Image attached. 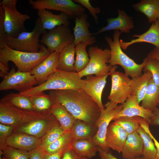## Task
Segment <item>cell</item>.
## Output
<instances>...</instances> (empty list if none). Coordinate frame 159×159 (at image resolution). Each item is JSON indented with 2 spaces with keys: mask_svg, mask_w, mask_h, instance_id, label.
Listing matches in <instances>:
<instances>
[{
  "mask_svg": "<svg viewBox=\"0 0 159 159\" xmlns=\"http://www.w3.org/2000/svg\"><path fill=\"white\" fill-rule=\"evenodd\" d=\"M38 84L35 77L30 72L16 71L14 67L3 78L0 90H14L19 92L26 91Z\"/></svg>",
  "mask_w": 159,
  "mask_h": 159,
  "instance_id": "cell-11",
  "label": "cell"
},
{
  "mask_svg": "<svg viewBox=\"0 0 159 159\" xmlns=\"http://www.w3.org/2000/svg\"><path fill=\"white\" fill-rule=\"evenodd\" d=\"M50 111L65 132L70 131L76 119L66 108L60 103L53 101Z\"/></svg>",
  "mask_w": 159,
  "mask_h": 159,
  "instance_id": "cell-25",
  "label": "cell"
},
{
  "mask_svg": "<svg viewBox=\"0 0 159 159\" xmlns=\"http://www.w3.org/2000/svg\"><path fill=\"white\" fill-rule=\"evenodd\" d=\"M109 74L101 76H87L84 80L85 85L82 89L97 103L101 111L105 109L102 101V92Z\"/></svg>",
  "mask_w": 159,
  "mask_h": 159,
  "instance_id": "cell-17",
  "label": "cell"
},
{
  "mask_svg": "<svg viewBox=\"0 0 159 159\" xmlns=\"http://www.w3.org/2000/svg\"><path fill=\"white\" fill-rule=\"evenodd\" d=\"M17 0H3L0 1V5L10 7L16 6Z\"/></svg>",
  "mask_w": 159,
  "mask_h": 159,
  "instance_id": "cell-50",
  "label": "cell"
},
{
  "mask_svg": "<svg viewBox=\"0 0 159 159\" xmlns=\"http://www.w3.org/2000/svg\"><path fill=\"white\" fill-rule=\"evenodd\" d=\"M65 132L57 122L47 133L41 140L40 148L42 150L62 135Z\"/></svg>",
  "mask_w": 159,
  "mask_h": 159,
  "instance_id": "cell-37",
  "label": "cell"
},
{
  "mask_svg": "<svg viewBox=\"0 0 159 159\" xmlns=\"http://www.w3.org/2000/svg\"><path fill=\"white\" fill-rule=\"evenodd\" d=\"M90 60L86 67L78 73L82 78L84 76L93 74L101 76L109 74L113 66L108 65L111 57V51L108 48L102 49L97 46H91L88 49Z\"/></svg>",
  "mask_w": 159,
  "mask_h": 159,
  "instance_id": "cell-6",
  "label": "cell"
},
{
  "mask_svg": "<svg viewBox=\"0 0 159 159\" xmlns=\"http://www.w3.org/2000/svg\"><path fill=\"white\" fill-rule=\"evenodd\" d=\"M148 133L149 135L153 139L157 149V152L155 159H159V143L154 137L151 133L150 131Z\"/></svg>",
  "mask_w": 159,
  "mask_h": 159,
  "instance_id": "cell-51",
  "label": "cell"
},
{
  "mask_svg": "<svg viewBox=\"0 0 159 159\" xmlns=\"http://www.w3.org/2000/svg\"><path fill=\"white\" fill-rule=\"evenodd\" d=\"M73 140L71 131L66 132L57 140L43 150L44 153H47L65 152L71 148Z\"/></svg>",
  "mask_w": 159,
  "mask_h": 159,
  "instance_id": "cell-32",
  "label": "cell"
},
{
  "mask_svg": "<svg viewBox=\"0 0 159 159\" xmlns=\"http://www.w3.org/2000/svg\"><path fill=\"white\" fill-rule=\"evenodd\" d=\"M143 159H146L143 158Z\"/></svg>",
  "mask_w": 159,
  "mask_h": 159,
  "instance_id": "cell-56",
  "label": "cell"
},
{
  "mask_svg": "<svg viewBox=\"0 0 159 159\" xmlns=\"http://www.w3.org/2000/svg\"><path fill=\"white\" fill-rule=\"evenodd\" d=\"M2 159H6L5 158L4 156H3V157H2Z\"/></svg>",
  "mask_w": 159,
  "mask_h": 159,
  "instance_id": "cell-55",
  "label": "cell"
},
{
  "mask_svg": "<svg viewBox=\"0 0 159 159\" xmlns=\"http://www.w3.org/2000/svg\"><path fill=\"white\" fill-rule=\"evenodd\" d=\"M147 57L156 59L159 60V48L154 47L148 54Z\"/></svg>",
  "mask_w": 159,
  "mask_h": 159,
  "instance_id": "cell-49",
  "label": "cell"
},
{
  "mask_svg": "<svg viewBox=\"0 0 159 159\" xmlns=\"http://www.w3.org/2000/svg\"><path fill=\"white\" fill-rule=\"evenodd\" d=\"M74 39L69 26L62 25L43 34L40 42L50 53L60 52L66 46L73 42Z\"/></svg>",
  "mask_w": 159,
  "mask_h": 159,
  "instance_id": "cell-9",
  "label": "cell"
},
{
  "mask_svg": "<svg viewBox=\"0 0 159 159\" xmlns=\"http://www.w3.org/2000/svg\"><path fill=\"white\" fill-rule=\"evenodd\" d=\"M4 11L2 6L0 5V49L6 45L8 37L6 33L4 26Z\"/></svg>",
  "mask_w": 159,
  "mask_h": 159,
  "instance_id": "cell-42",
  "label": "cell"
},
{
  "mask_svg": "<svg viewBox=\"0 0 159 159\" xmlns=\"http://www.w3.org/2000/svg\"><path fill=\"white\" fill-rule=\"evenodd\" d=\"M97 151L100 157V158L98 159H118L110 151L106 152L98 146ZM136 159H143V157L142 156Z\"/></svg>",
  "mask_w": 159,
  "mask_h": 159,
  "instance_id": "cell-44",
  "label": "cell"
},
{
  "mask_svg": "<svg viewBox=\"0 0 159 159\" xmlns=\"http://www.w3.org/2000/svg\"><path fill=\"white\" fill-rule=\"evenodd\" d=\"M143 143L142 138L136 131L128 135L121 152L124 159H136L142 156Z\"/></svg>",
  "mask_w": 159,
  "mask_h": 159,
  "instance_id": "cell-23",
  "label": "cell"
},
{
  "mask_svg": "<svg viewBox=\"0 0 159 159\" xmlns=\"http://www.w3.org/2000/svg\"><path fill=\"white\" fill-rule=\"evenodd\" d=\"M122 33L119 30H114L113 40L110 37L106 36L105 39L109 44L111 51V57L108 63L112 66L117 65L121 66L125 74L134 79L140 77L146 64L145 58L142 63L138 64L129 57L122 50L120 44V37Z\"/></svg>",
  "mask_w": 159,
  "mask_h": 159,
  "instance_id": "cell-4",
  "label": "cell"
},
{
  "mask_svg": "<svg viewBox=\"0 0 159 159\" xmlns=\"http://www.w3.org/2000/svg\"><path fill=\"white\" fill-rule=\"evenodd\" d=\"M158 22V23L159 25V17L158 18L157 20H156Z\"/></svg>",
  "mask_w": 159,
  "mask_h": 159,
  "instance_id": "cell-53",
  "label": "cell"
},
{
  "mask_svg": "<svg viewBox=\"0 0 159 159\" xmlns=\"http://www.w3.org/2000/svg\"><path fill=\"white\" fill-rule=\"evenodd\" d=\"M88 17V15L84 13L80 17L75 18L73 42L75 46L81 42L87 46L92 45L96 42V38L89 30L90 24L87 20Z\"/></svg>",
  "mask_w": 159,
  "mask_h": 159,
  "instance_id": "cell-20",
  "label": "cell"
},
{
  "mask_svg": "<svg viewBox=\"0 0 159 159\" xmlns=\"http://www.w3.org/2000/svg\"><path fill=\"white\" fill-rule=\"evenodd\" d=\"M59 53L57 52L51 53L30 72L35 77L39 85L45 82L48 77L57 70Z\"/></svg>",
  "mask_w": 159,
  "mask_h": 159,
  "instance_id": "cell-18",
  "label": "cell"
},
{
  "mask_svg": "<svg viewBox=\"0 0 159 159\" xmlns=\"http://www.w3.org/2000/svg\"><path fill=\"white\" fill-rule=\"evenodd\" d=\"M29 159H44V153L40 148L29 151Z\"/></svg>",
  "mask_w": 159,
  "mask_h": 159,
  "instance_id": "cell-46",
  "label": "cell"
},
{
  "mask_svg": "<svg viewBox=\"0 0 159 159\" xmlns=\"http://www.w3.org/2000/svg\"><path fill=\"white\" fill-rule=\"evenodd\" d=\"M118 16L107 20V25L100 28L94 35H96L111 30H119L122 33H129L134 27L132 18L128 16L123 10L119 9Z\"/></svg>",
  "mask_w": 159,
  "mask_h": 159,
  "instance_id": "cell-19",
  "label": "cell"
},
{
  "mask_svg": "<svg viewBox=\"0 0 159 159\" xmlns=\"http://www.w3.org/2000/svg\"><path fill=\"white\" fill-rule=\"evenodd\" d=\"M4 146L1 147V152L6 159H29V151Z\"/></svg>",
  "mask_w": 159,
  "mask_h": 159,
  "instance_id": "cell-39",
  "label": "cell"
},
{
  "mask_svg": "<svg viewBox=\"0 0 159 159\" xmlns=\"http://www.w3.org/2000/svg\"><path fill=\"white\" fill-rule=\"evenodd\" d=\"M46 32L47 30L43 29L38 18L36 19L32 31L23 32L16 38L8 37L6 45L9 48L18 51L37 52L40 45L39 43V37Z\"/></svg>",
  "mask_w": 159,
  "mask_h": 159,
  "instance_id": "cell-5",
  "label": "cell"
},
{
  "mask_svg": "<svg viewBox=\"0 0 159 159\" xmlns=\"http://www.w3.org/2000/svg\"><path fill=\"white\" fill-rule=\"evenodd\" d=\"M53 101L63 105L76 120L96 125L101 110L96 102L82 89L52 90Z\"/></svg>",
  "mask_w": 159,
  "mask_h": 159,
  "instance_id": "cell-1",
  "label": "cell"
},
{
  "mask_svg": "<svg viewBox=\"0 0 159 159\" xmlns=\"http://www.w3.org/2000/svg\"><path fill=\"white\" fill-rule=\"evenodd\" d=\"M159 101V87L154 83L152 77L149 80L141 106L145 109L153 111Z\"/></svg>",
  "mask_w": 159,
  "mask_h": 159,
  "instance_id": "cell-31",
  "label": "cell"
},
{
  "mask_svg": "<svg viewBox=\"0 0 159 159\" xmlns=\"http://www.w3.org/2000/svg\"><path fill=\"white\" fill-rule=\"evenodd\" d=\"M0 75L1 77H4L9 72V68L0 63Z\"/></svg>",
  "mask_w": 159,
  "mask_h": 159,
  "instance_id": "cell-52",
  "label": "cell"
},
{
  "mask_svg": "<svg viewBox=\"0 0 159 159\" xmlns=\"http://www.w3.org/2000/svg\"><path fill=\"white\" fill-rule=\"evenodd\" d=\"M98 146L92 139L73 140L72 148L82 158L91 159L96 155Z\"/></svg>",
  "mask_w": 159,
  "mask_h": 159,
  "instance_id": "cell-29",
  "label": "cell"
},
{
  "mask_svg": "<svg viewBox=\"0 0 159 159\" xmlns=\"http://www.w3.org/2000/svg\"><path fill=\"white\" fill-rule=\"evenodd\" d=\"M29 97L35 110L38 112L50 110L53 103L51 96L44 92Z\"/></svg>",
  "mask_w": 159,
  "mask_h": 159,
  "instance_id": "cell-35",
  "label": "cell"
},
{
  "mask_svg": "<svg viewBox=\"0 0 159 159\" xmlns=\"http://www.w3.org/2000/svg\"><path fill=\"white\" fill-rule=\"evenodd\" d=\"M121 105L122 110L115 116L113 120L123 116H138L143 118L150 124L154 115L153 111L140 105L135 94H132Z\"/></svg>",
  "mask_w": 159,
  "mask_h": 159,
  "instance_id": "cell-15",
  "label": "cell"
},
{
  "mask_svg": "<svg viewBox=\"0 0 159 159\" xmlns=\"http://www.w3.org/2000/svg\"><path fill=\"white\" fill-rule=\"evenodd\" d=\"M1 6L4 10V26L8 37L16 38L21 33L26 32L24 23L31 17L19 12L16 6L8 7Z\"/></svg>",
  "mask_w": 159,
  "mask_h": 159,
  "instance_id": "cell-14",
  "label": "cell"
},
{
  "mask_svg": "<svg viewBox=\"0 0 159 159\" xmlns=\"http://www.w3.org/2000/svg\"><path fill=\"white\" fill-rule=\"evenodd\" d=\"M152 77L151 73L148 71L144 72V73L140 77L133 79L134 81L133 94L137 96L139 103L144 96L149 82Z\"/></svg>",
  "mask_w": 159,
  "mask_h": 159,
  "instance_id": "cell-36",
  "label": "cell"
},
{
  "mask_svg": "<svg viewBox=\"0 0 159 159\" xmlns=\"http://www.w3.org/2000/svg\"><path fill=\"white\" fill-rule=\"evenodd\" d=\"M132 7L144 14L149 23L155 22L159 17V0H141L132 4Z\"/></svg>",
  "mask_w": 159,
  "mask_h": 159,
  "instance_id": "cell-28",
  "label": "cell"
},
{
  "mask_svg": "<svg viewBox=\"0 0 159 159\" xmlns=\"http://www.w3.org/2000/svg\"><path fill=\"white\" fill-rule=\"evenodd\" d=\"M105 109L101 111L100 116L97 121V133L92 139L95 143L106 152L110 151V148L105 142L107 128L115 116L122 109L121 104H118L109 101L104 105Z\"/></svg>",
  "mask_w": 159,
  "mask_h": 159,
  "instance_id": "cell-8",
  "label": "cell"
},
{
  "mask_svg": "<svg viewBox=\"0 0 159 159\" xmlns=\"http://www.w3.org/2000/svg\"><path fill=\"white\" fill-rule=\"evenodd\" d=\"M29 4L38 11L50 9L66 14L70 18H75L85 13V9L81 5L72 0H29Z\"/></svg>",
  "mask_w": 159,
  "mask_h": 159,
  "instance_id": "cell-10",
  "label": "cell"
},
{
  "mask_svg": "<svg viewBox=\"0 0 159 159\" xmlns=\"http://www.w3.org/2000/svg\"><path fill=\"white\" fill-rule=\"evenodd\" d=\"M117 68L116 65L113 66L109 73L111 87L108 99L117 104H122L133 93L134 81L125 73L116 71Z\"/></svg>",
  "mask_w": 159,
  "mask_h": 159,
  "instance_id": "cell-7",
  "label": "cell"
},
{
  "mask_svg": "<svg viewBox=\"0 0 159 159\" xmlns=\"http://www.w3.org/2000/svg\"><path fill=\"white\" fill-rule=\"evenodd\" d=\"M50 53L43 44H40L37 52H28L15 50L6 45L0 49V63L9 68V61L13 62L17 70L30 72L49 55Z\"/></svg>",
  "mask_w": 159,
  "mask_h": 159,
  "instance_id": "cell-3",
  "label": "cell"
},
{
  "mask_svg": "<svg viewBox=\"0 0 159 159\" xmlns=\"http://www.w3.org/2000/svg\"><path fill=\"white\" fill-rule=\"evenodd\" d=\"M87 45L83 42H80L75 46V60L74 67L75 71L79 73L83 70L89 64L90 58L86 51Z\"/></svg>",
  "mask_w": 159,
  "mask_h": 159,
  "instance_id": "cell-34",
  "label": "cell"
},
{
  "mask_svg": "<svg viewBox=\"0 0 159 159\" xmlns=\"http://www.w3.org/2000/svg\"><path fill=\"white\" fill-rule=\"evenodd\" d=\"M132 37L137 38L131 39L129 42H124L120 40V46L123 50L133 44L141 42H146L151 44L155 47L159 48V25L156 21L152 23L149 29L144 33L140 35L134 34Z\"/></svg>",
  "mask_w": 159,
  "mask_h": 159,
  "instance_id": "cell-22",
  "label": "cell"
},
{
  "mask_svg": "<svg viewBox=\"0 0 159 159\" xmlns=\"http://www.w3.org/2000/svg\"><path fill=\"white\" fill-rule=\"evenodd\" d=\"M113 120L122 127L128 135L137 131L140 126L138 116L121 117Z\"/></svg>",
  "mask_w": 159,
  "mask_h": 159,
  "instance_id": "cell-38",
  "label": "cell"
},
{
  "mask_svg": "<svg viewBox=\"0 0 159 159\" xmlns=\"http://www.w3.org/2000/svg\"><path fill=\"white\" fill-rule=\"evenodd\" d=\"M73 1L80 4L81 6L87 9L94 18L95 23L97 24L98 23L99 18L97 15L99 14L101 11L99 8L93 7L91 4L89 0H74Z\"/></svg>",
  "mask_w": 159,
  "mask_h": 159,
  "instance_id": "cell-41",
  "label": "cell"
},
{
  "mask_svg": "<svg viewBox=\"0 0 159 159\" xmlns=\"http://www.w3.org/2000/svg\"><path fill=\"white\" fill-rule=\"evenodd\" d=\"M84 85V80L80 77L78 73L57 69L42 84L34 87L26 91L19 93L31 97L47 90L82 89Z\"/></svg>",
  "mask_w": 159,
  "mask_h": 159,
  "instance_id": "cell-2",
  "label": "cell"
},
{
  "mask_svg": "<svg viewBox=\"0 0 159 159\" xmlns=\"http://www.w3.org/2000/svg\"><path fill=\"white\" fill-rule=\"evenodd\" d=\"M82 158L71 147L64 153L62 159H81Z\"/></svg>",
  "mask_w": 159,
  "mask_h": 159,
  "instance_id": "cell-45",
  "label": "cell"
},
{
  "mask_svg": "<svg viewBox=\"0 0 159 159\" xmlns=\"http://www.w3.org/2000/svg\"><path fill=\"white\" fill-rule=\"evenodd\" d=\"M64 152H60L53 153H44V159H62Z\"/></svg>",
  "mask_w": 159,
  "mask_h": 159,
  "instance_id": "cell-47",
  "label": "cell"
},
{
  "mask_svg": "<svg viewBox=\"0 0 159 159\" xmlns=\"http://www.w3.org/2000/svg\"><path fill=\"white\" fill-rule=\"evenodd\" d=\"M36 111H25L0 103V122L14 128L37 118L41 115Z\"/></svg>",
  "mask_w": 159,
  "mask_h": 159,
  "instance_id": "cell-13",
  "label": "cell"
},
{
  "mask_svg": "<svg viewBox=\"0 0 159 159\" xmlns=\"http://www.w3.org/2000/svg\"><path fill=\"white\" fill-rule=\"evenodd\" d=\"M146 62L143 71H150L152 75L155 84L159 87V60L154 58L147 57Z\"/></svg>",
  "mask_w": 159,
  "mask_h": 159,
  "instance_id": "cell-40",
  "label": "cell"
},
{
  "mask_svg": "<svg viewBox=\"0 0 159 159\" xmlns=\"http://www.w3.org/2000/svg\"><path fill=\"white\" fill-rule=\"evenodd\" d=\"M137 131L141 136L143 141V158L146 159H155L157 151L153 139L140 125Z\"/></svg>",
  "mask_w": 159,
  "mask_h": 159,
  "instance_id": "cell-33",
  "label": "cell"
},
{
  "mask_svg": "<svg viewBox=\"0 0 159 159\" xmlns=\"http://www.w3.org/2000/svg\"><path fill=\"white\" fill-rule=\"evenodd\" d=\"M128 135L121 126L114 122L109 125L106 132L105 142L108 147L121 153Z\"/></svg>",
  "mask_w": 159,
  "mask_h": 159,
  "instance_id": "cell-21",
  "label": "cell"
},
{
  "mask_svg": "<svg viewBox=\"0 0 159 159\" xmlns=\"http://www.w3.org/2000/svg\"><path fill=\"white\" fill-rule=\"evenodd\" d=\"M81 159H87L86 158H82Z\"/></svg>",
  "mask_w": 159,
  "mask_h": 159,
  "instance_id": "cell-54",
  "label": "cell"
},
{
  "mask_svg": "<svg viewBox=\"0 0 159 159\" xmlns=\"http://www.w3.org/2000/svg\"><path fill=\"white\" fill-rule=\"evenodd\" d=\"M0 102L25 111H35L30 97L20 93H10L4 96Z\"/></svg>",
  "mask_w": 159,
  "mask_h": 159,
  "instance_id": "cell-26",
  "label": "cell"
},
{
  "mask_svg": "<svg viewBox=\"0 0 159 159\" xmlns=\"http://www.w3.org/2000/svg\"><path fill=\"white\" fill-rule=\"evenodd\" d=\"M37 14L44 30L49 31L62 25L68 26H69L70 18L64 13L61 12L59 14H55L47 9H43L38 10Z\"/></svg>",
  "mask_w": 159,
  "mask_h": 159,
  "instance_id": "cell-24",
  "label": "cell"
},
{
  "mask_svg": "<svg viewBox=\"0 0 159 159\" xmlns=\"http://www.w3.org/2000/svg\"><path fill=\"white\" fill-rule=\"evenodd\" d=\"M50 110L43 112L39 117L16 128L14 132L26 134L40 138L43 137L57 122Z\"/></svg>",
  "mask_w": 159,
  "mask_h": 159,
  "instance_id": "cell-12",
  "label": "cell"
},
{
  "mask_svg": "<svg viewBox=\"0 0 159 159\" xmlns=\"http://www.w3.org/2000/svg\"><path fill=\"white\" fill-rule=\"evenodd\" d=\"M158 104H159V103H158Z\"/></svg>",
  "mask_w": 159,
  "mask_h": 159,
  "instance_id": "cell-57",
  "label": "cell"
},
{
  "mask_svg": "<svg viewBox=\"0 0 159 159\" xmlns=\"http://www.w3.org/2000/svg\"><path fill=\"white\" fill-rule=\"evenodd\" d=\"M14 128L11 125L1 123L0 124L1 139L4 141L6 138L11 135L13 131H14Z\"/></svg>",
  "mask_w": 159,
  "mask_h": 159,
  "instance_id": "cell-43",
  "label": "cell"
},
{
  "mask_svg": "<svg viewBox=\"0 0 159 159\" xmlns=\"http://www.w3.org/2000/svg\"><path fill=\"white\" fill-rule=\"evenodd\" d=\"M154 116L152 118L150 124L159 126V109L156 108L153 111Z\"/></svg>",
  "mask_w": 159,
  "mask_h": 159,
  "instance_id": "cell-48",
  "label": "cell"
},
{
  "mask_svg": "<svg viewBox=\"0 0 159 159\" xmlns=\"http://www.w3.org/2000/svg\"><path fill=\"white\" fill-rule=\"evenodd\" d=\"M96 125H92L76 120L71 130L73 140L92 139L97 132Z\"/></svg>",
  "mask_w": 159,
  "mask_h": 159,
  "instance_id": "cell-30",
  "label": "cell"
},
{
  "mask_svg": "<svg viewBox=\"0 0 159 159\" xmlns=\"http://www.w3.org/2000/svg\"><path fill=\"white\" fill-rule=\"evenodd\" d=\"M41 140L26 134L14 132L6 138L3 142L5 145L29 151L39 148Z\"/></svg>",
  "mask_w": 159,
  "mask_h": 159,
  "instance_id": "cell-16",
  "label": "cell"
},
{
  "mask_svg": "<svg viewBox=\"0 0 159 159\" xmlns=\"http://www.w3.org/2000/svg\"><path fill=\"white\" fill-rule=\"evenodd\" d=\"M75 45L73 42L66 46L59 53L57 69L64 71L76 72L74 67Z\"/></svg>",
  "mask_w": 159,
  "mask_h": 159,
  "instance_id": "cell-27",
  "label": "cell"
}]
</instances>
